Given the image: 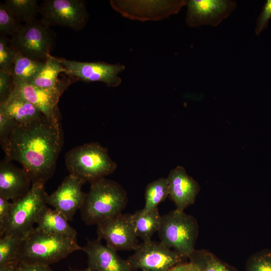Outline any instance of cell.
Segmentation results:
<instances>
[{"instance_id": "1", "label": "cell", "mask_w": 271, "mask_h": 271, "mask_svg": "<svg viewBox=\"0 0 271 271\" xmlns=\"http://www.w3.org/2000/svg\"><path fill=\"white\" fill-rule=\"evenodd\" d=\"M63 145L60 122L39 119L17 126L4 151L5 158L19 162L32 183L45 184L54 175Z\"/></svg>"}, {"instance_id": "2", "label": "cell", "mask_w": 271, "mask_h": 271, "mask_svg": "<svg viewBox=\"0 0 271 271\" xmlns=\"http://www.w3.org/2000/svg\"><path fill=\"white\" fill-rule=\"evenodd\" d=\"M82 250L76 238L44 232L34 228L21 242L17 261L29 264L50 265L72 252Z\"/></svg>"}, {"instance_id": "3", "label": "cell", "mask_w": 271, "mask_h": 271, "mask_svg": "<svg viewBox=\"0 0 271 271\" xmlns=\"http://www.w3.org/2000/svg\"><path fill=\"white\" fill-rule=\"evenodd\" d=\"M127 195L117 182L102 178L90 183L80 209L82 221L87 225L99 223L122 213L127 205Z\"/></svg>"}, {"instance_id": "4", "label": "cell", "mask_w": 271, "mask_h": 271, "mask_svg": "<svg viewBox=\"0 0 271 271\" xmlns=\"http://www.w3.org/2000/svg\"><path fill=\"white\" fill-rule=\"evenodd\" d=\"M65 164L70 174L90 183L111 174L117 167L107 148L95 142L72 149L65 155Z\"/></svg>"}, {"instance_id": "5", "label": "cell", "mask_w": 271, "mask_h": 271, "mask_svg": "<svg viewBox=\"0 0 271 271\" xmlns=\"http://www.w3.org/2000/svg\"><path fill=\"white\" fill-rule=\"evenodd\" d=\"M158 232L161 242L185 259L195 250L198 224L193 216L183 211L176 209L162 216Z\"/></svg>"}, {"instance_id": "6", "label": "cell", "mask_w": 271, "mask_h": 271, "mask_svg": "<svg viewBox=\"0 0 271 271\" xmlns=\"http://www.w3.org/2000/svg\"><path fill=\"white\" fill-rule=\"evenodd\" d=\"M48 196L45 184L32 183L26 195L12 202L10 217L4 235H10L23 239L31 233L35 228L34 224L39 213L47 205Z\"/></svg>"}, {"instance_id": "7", "label": "cell", "mask_w": 271, "mask_h": 271, "mask_svg": "<svg viewBox=\"0 0 271 271\" xmlns=\"http://www.w3.org/2000/svg\"><path fill=\"white\" fill-rule=\"evenodd\" d=\"M10 41L15 49L24 56L45 62L50 55L54 37L49 27L35 20L22 25Z\"/></svg>"}, {"instance_id": "8", "label": "cell", "mask_w": 271, "mask_h": 271, "mask_svg": "<svg viewBox=\"0 0 271 271\" xmlns=\"http://www.w3.org/2000/svg\"><path fill=\"white\" fill-rule=\"evenodd\" d=\"M77 80L68 75L67 78L61 79L56 86L50 88H41L30 83L14 84L11 95L33 104L48 120L60 122L61 115L58 105L59 99L64 91Z\"/></svg>"}, {"instance_id": "9", "label": "cell", "mask_w": 271, "mask_h": 271, "mask_svg": "<svg viewBox=\"0 0 271 271\" xmlns=\"http://www.w3.org/2000/svg\"><path fill=\"white\" fill-rule=\"evenodd\" d=\"M40 7V20L49 27L60 26L79 31L88 19L85 2L82 0H45Z\"/></svg>"}, {"instance_id": "10", "label": "cell", "mask_w": 271, "mask_h": 271, "mask_svg": "<svg viewBox=\"0 0 271 271\" xmlns=\"http://www.w3.org/2000/svg\"><path fill=\"white\" fill-rule=\"evenodd\" d=\"M185 259L161 241L139 243L127 260L131 270L169 271Z\"/></svg>"}, {"instance_id": "11", "label": "cell", "mask_w": 271, "mask_h": 271, "mask_svg": "<svg viewBox=\"0 0 271 271\" xmlns=\"http://www.w3.org/2000/svg\"><path fill=\"white\" fill-rule=\"evenodd\" d=\"M97 239L116 251L134 250L139 244L132 214L122 213L97 225Z\"/></svg>"}, {"instance_id": "12", "label": "cell", "mask_w": 271, "mask_h": 271, "mask_svg": "<svg viewBox=\"0 0 271 271\" xmlns=\"http://www.w3.org/2000/svg\"><path fill=\"white\" fill-rule=\"evenodd\" d=\"M67 69L66 75L72 76L86 82L100 81L109 87H116L121 82L118 74L125 66L120 64H108L103 62H80L56 57Z\"/></svg>"}, {"instance_id": "13", "label": "cell", "mask_w": 271, "mask_h": 271, "mask_svg": "<svg viewBox=\"0 0 271 271\" xmlns=\"http://www.w3.org/2000/svg\"><path fill=\"white\" fill-rule=\"evenodd\" d=\"M186 23L191 27H217L236 8L231 0H190L187 1Z\"/></svg>"}, {"instance_id": "14", "label": "cell", "mask_w": 271, "mask_h": 271, "mask_svg": "<svg viewBox=\"0 0 271 271\" xmlns=\"http://www.w3.org/2000/svg\"><path fill=\"white\" fill-rule=\"evenodd\" d=\"M85 182L81 179L70 174L58 188L48 196L47 204L61 213L68 221H72L76 212L82 207L86 194L82 191V185Z\"/></svg>"}, {"instance_id": "15", "label": "cell", "mask_w": 271, "mask_h": 271, "mask_svg": "<svg viewBox=\"0 0 271 271\" xmlns=\"http://www.w3.org/2000/svg\"><path fill=\"white\" fill-rule=\"evenodd\" d=\"M32 186L26 171L7 158L0 163V197L15 202L26 195Z\"/></svg>"}, {"instance_id": "16", "label": "cell", "mask_w": 271, "mask_h": 271, "mask_svg": "<svg viewBox=\"0 0 271 271\" xmlns=\"http://www.w3.org/2000/svg\"><path fill=\"white\" fill-rule=\"evenodd\" d=\"M82 250L87 256V267L90 271L131 270L127 259H122L116 250L103 245L97 238L88 240Z\"/></svg>"}, {"instance_id": "17", "label": "cell", "mask_w": 271, "mask_h": 271, "mask_svg": "<svg viewBox=\"0 0 271 271\" xmlns=\"http://www.w3.org/2000/svg\"><path fill=\"white\" fill-rule=\"evenodd\" d=\"M169 197L176 209L184 211L193 205L200 190L198 183L186 172L185 168L178 166L172 169L167 177Z\"/></svg>"}, {"instance_id": "18", "label": "cell", "mask_w": 271, "mask_h": 271, "mask_svg": "<svg viewBox=\"0 0 271 271\" xmlns=\"http://www.w3.org/2000/svg\"><path fill=\"white\" fill-rule=\"evenodd\" d=\"M59 211L46 205L37 217L35 228L48 233L76 238L77 231Z\"/></svg>"}, {"instance_id": "19", "label": "cell", "mask_w": 271, "mask_h": 271, "mask_svg": "<svg viewBox=\"0 0 271 271\" xmlns=\"http://www.w3.org/2000/svg\"><path fill=\"white\" fill-rule=\"evenodd\" d=\"M0 111L13 119L19 125L26 124L45 116L28 101L12 95L7 101L0 103Z\"/></svg>"}, {"instance_id": "20", "label": "cell", "mask_w": 271, "mask_h": 271, "mask_svg": "<svg viewBox=\"0 0 271 271\" xmlns=\"http://www.w3.org/2000/svg\"><path fill=\"white\" fill-rule=\"evenodd\" d=\"M136 233L143 242L152 240L155 232H158L161 222V215L158 207L147 212L142 209L136 211L132 214Z\"/></svg>"}, {"instance_id": "21", "label": "cell", "mask_w": 271, "mask_h": 271, "mask_svg": "<svg viewBox=\"0 0 271 271\" xmlns=\"http://www.w3.org/2000/svg\"><path fill=\"white\" fill-rule=\"evenodd\" d=\"M61 73L67 74V70L56 57L50 55L42 68L29 83L41 88H53L60 82L61 79L58 76Z\"/></svg>"}, {"instance_id": "22", "label": "cell", "mask_w": 271, "mask_h": 271, "mask_svg": "<svg viewBox=\"0 0 271 271\" xmlns=\"http://www.w3.org/2000/svg\"><path fill=\"white\" fill-rule=\"evenodd\" d=\"M45 63L30 59L17 51L12 74L14 85L30 83Z\"/></svg>"}, {"instance_id": "23", "label": "cell", "mask_w": 271, "mask_h": 271, "mask_svg": "<svg viewBox=\"0 0 271 271\" xmlns=\"http://www.w3.org/2000/svg\"><path fill=\"white\" fill-rule=\"evenodd\" d=\"M169 196V186L167 178H160L150 183L145 193V205L142 209L147 212L156 208Z\"/></svg>"}, {"instance_id": "24", "label": "cell", "mask_w": 271, "mask_h": 271, "mask_svg": "<svg viewBox=\"0 0 271 271\" xmlns=\"http://www.w3.org/2000/svg\"><path fill=\"white\" fill-rule=\"evenodd\" d=\"M188 259L197 264L201 271H238L205 249H195Z\"/></svg>"}, {"instance_id": "25", "label": "cell", "mask_w": 271, "mask_h": 271, "mask_svg": "<svg viewBox=\"0 0 271 271\" xmlns=\"http://www.w3.org/2000/svg\"><path fill=\"white\" fill-rule=\"evenodd\" d=\"M37 0H6L5 4L17 19L25 23L33 22L40 14Z\"/></svg>"}, {"instance_id": "26", "label": "cell", "mask_w": 271, "mask_h": 271, "mask_svg": "<svg viewBox=\"0 0 271 271\" xmlns=\"http://www.w3.org/2000/svg\"><path fill=\"white\" fill-rule=\"evenodd\" d=\"M22 238L10 235H5L0 239V268L13 261L17 257Z\"/></svg>"}, {"instance_id": "27", "label": "cell", "mask_w": 271, "mask_h": 271, "mask_svg": "<svg viewBox=\"0 0 271 271\" xmlns=\"http://www.w3.org/2000/svg\"><path fill=\"white\" fill-rule=\"evenodd\" d=\"M20 22L5 3L0 4V35L13 36L20 29Z\"/></svg>"}, {"instance_id": "28", "label": "cell", "mask_w": 271, "mask_h": 271, "mask_svg": "<svg viewBox=\"0 0 271 271\" xmlns=\"http://www.w3.org/2000/svg\"><path fill=\"white\" fill-rule=\"evenodd\" d=\"M16 53L10 39L0 35V71L12 75Z\"/></svg>"}, {"instance_id": "29", "label": "cell", "mask_w": 271, "mask_h": 271, "mask_svg": "<svg viewBox=\"0 0 271 271\" xmlns=\"http://www.w3.org/2000/svg\"><path fill=\"white\" fill-rule=\"evenodd\" d=\"M245 271H271V250L263 249L251 255Z\"/></svg>"}, {"instance_id": "30", "label": "cell", "mask_w": 271, "mask_h": 271, "mask_svg": "<svg viewBox=\"0 0 271 271\" xmlns=\"http://www.w3.org/2000/svg\"><path fill=\"white\" fill-rule=\"evenodd\" d=\"M17 125L13 119L0 111V143L3 150L7 147L10 138Z\"/></svg>"}, {"instance_id": "31", "label": "cell", "mask_w": 271, "mask_h": 271, "mask_svg": "<svg viewBox=\"0 0 271 271\" xmlns=\"http://www.w3.org/2000/svg\"><path fill=\"white\" fill-rule=\"evenodd\" d=\"M14 87L12 76L0 71V103L7 101L11 96Z\"/></svg>"}, {"instance_id": "32", "label": "cell", "mask_w": 271, "mask_h": 271, "mask_svg": "<svg viewBox=\"0 0 271 271\" xmlns=\"http://www.w3.org/2000/svg\"><path fill=\"white\" fill-rule=\"evenodd\" d=\"M13 207V202L0 197V236H3L8 225Z\"/></svg>"}, {"instance_id": "33", "label": "cell", "mask_w": 271, "mask_h": 271, "mask_svg": "<svg viewBox=\"0 0 271 271\" xmlns=\"http://www.w3.org/2000/svg\"><path fill=\"white\" fill-rule=\"evenodd\" d=\"M271 19V0H267L264 4L262 11L258 17L255 33L258 35L268 26V22Z\"/></svg>"}, {"instance_id": "34", "label": "cell", "mask_w": 271, "mask_h": 271, "mask_svg": "<svg viewBox=\"0 0 271 271\" xmlns=\"http://www.w3.org/2000/svg\"><path fill=\"white\" fill-rule=\"evenodd\" d=\"M19 271H53L50 265L29 264L20 262H19Z\"/></svg>"}, {"instance_id": "35", "label": "cell", "mask_w": 271, "mask_h": 271, "mask_svg": "<svg viewBox=\"0 0 271 271\" xmlns=\"http://www.w3.org/2000/svg\"><path fill=\"white\" fill-rule=\"evenodd\" d=\"M169 271H201L199 266L195 263L189 261L182 262L173 267Z\"/></svg>"}, {"instance_id": "36", "label": "cell", "mask_w": 271, "mask_h": 271, "mask_svg": "<svg viewBox=\"0 0 271 271\" xmlns=\"http://www.w3.org/2000/svg\"><path fill=\"white\" fill-rule=\"evenodd\" d=\"M0 271H19V262L17 261H11L0 268Z\"/></svg>"}, {"instance_id": "37", "label": "cell", "mask_w": 271, "mask_h": 271, "mask_svg": "<svg viewBox=\"0 0 271 271\" xmlns=\"http://www.w3.org/2000/svg\"><path fill=\"white\" fill-rule=\"evenodd\" d=\"M72 271H90L87 267L85 269H76L73 270Z\"/></svg>"}]
</instances>
